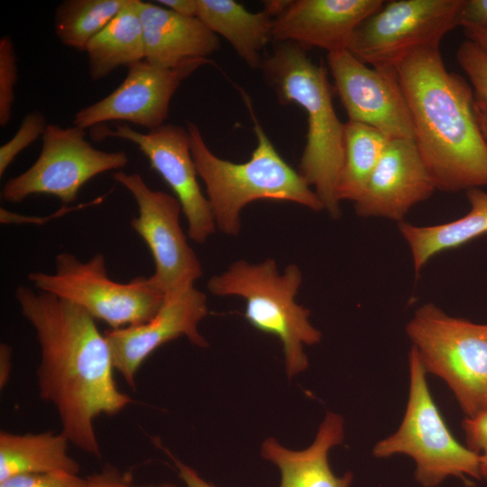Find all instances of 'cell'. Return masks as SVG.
Returning <instances> with one entry per match:
<instances>
[{"label":"cell","instance_id":"83f0119b","mask_svg":"<svg viewBox=\"0 0 487 487\" xmlns=\"http://www.w3.org/2000/svg\"><path fill=\"white\" fill-rule=\"evenodd\" d=\"M18 79L16 55L12 39H0V125L5 127L12 118L14 87Z\"/></svg>","mask_w":487,"mask_h":487},{"label":"cell","instance_id":"7402d4cb","mask_svg":"<svg viewBox=\"0 0 487 487\" xmlns=\"http://www.w3.org/2000/svg\"><path fill=\"white\" fill-rule=\"evenodd\" d=\"M69 441L60 431L14 434L0 432V481L23 473L78 474L80 466L69 455Z\"/></svg>","mask_w":487,"mask_h":487},{"label":"cell","instance_id":"52a82bcc","mask_svg":"<svg viewBox=\"0 0 487 487\" xmlns=\"http://www.w3.org/2000/svg\"><path fill=\"white\" fill-rule=\"evenodd\" d=\"M409 388L406 411L398 430L373 447L375 457L406 455L416 464L423 487H436L448 477L480 479L479 455L452 435L431 396L418 353L409 356Z\"/></svg>","mask_w":487,"mask_h":487},{"label":"cell","instance_id":"f546056e","mask_svg":"<svg viewBox=\"0 0 487 487\" xmlns=\"http://www.w3.org/2000/svg\"><path fill=\"white\" fill-rule=\"evenodd\" d=\"M466 446L479 455L481 478L487 480V409L462 422Z\"/></svg>","mask_w":487,"mask_h":487},{"label":"cell","instance_id":"ffe728a7","mask_svg":"<svg viewBox=\"0 0 487 487\" xmlns=\"http://www.w3.org/2000/svg\"><path fill=\"white\" fill-rule=\"evenodd\" d=\"M197 18L225 38L251 69L262 68V51L273 40L274 18L268 12L253 13L233 0H197Z\"/></svg>","mask_w":487,"mask_h":487},{"label":"cell","instance_id":"6da1fadb","mask_svg":"<svg viewBox=\"0 0 487 487\" xmlns=\"http://www.w3.org/2000/svg\"><path fill=\"white\" fill-rule=\"evenodd\" d=\"M14 295L41 348L36 372L41 399L55 407L60 431L70 444L101 458L95 420L133 403L116 386L104 333L94 317L72 302L26 286H18Z\"/></svg>","mask_w":487,"mask_h":487},{"label":"cell","instance_id":"1f68e13d","mask_svg":"<svg viewBox=\"0 0 487 487\" xmlns=\"http://www.w3.org/2000/svg\"><path fill=\"white\" fill-rule=\"evenodd\" d=\"M459 25L487 28V0H464Z\"/></svg>","mask_w":487,"mask_h":487},{"label":"cell","instance_id":"7c38bea8","mask_svg":"<svg viewBox=\"0 0 487 487\" xmlns=\"http://www.w3.org/2000/svg\"><path fill=\"white\" fill-rule=\"evenodd\" d=\"M93 138H119L134 143L153 169L174 192L188 221V234L197 244H203L216 231L207 198L202 193L191 154L188 128L163 124L147 133L126 124L93 127Z\"/></svg>","mask_w":487,"mask_h":487},{"label":"cell","instance_id":"277c9868","mask_svg":"<svg viewBox=\"0 0 487 487\" xmlns=\"http://www.w3.org/2000/svg\"><path fill=\"white\" fill-rule=\"evenodd\" d=\"M243 97L257 139L249 161L236 163L217 157L205 142L198 126L192 122L187 125L191 154L206 186L216 227L232 236L241 230V211L253 201H289L316 212L324 210L314 189L277 152L257 120L250 98L245 94Z\"/></svg>","mask_w":487,"mask_h":487},{"label":"cell","instance_id":"8992f818","mask_svg":"<svg viewBox=\"0 0 487 487\" xmlns=\"http://www.w3.org/2000/svg\"><path fill=\"white\" fill-rule=\"evenodd\" d=\"M405 330L427 373L446 383L466 417L487 409V324L426 303Z\"/></svg>","mask_w":487,"mask_h":487},{"label":"cell","instance_id":"ba28073f","mask_svg":"<svg viewBox=\"0 0 487 487\" xmlns=\"http://www.w3.org/2000/svg\"><path fill=\"white\" fill-rule=\"evenodd\" d=\"M28 280L38 290L72 302L111 329L148 322L165 299L149 277H135L127 283L111 280L101 253L87 262L69 253H59L54 273L33 271Z\"/></svg>","mask_w":487,"mask_h":487},{"label":"cell","instance_id":"7a4b0ae2","mask_svg":"<svg viewBox=\"0 0 487 487\" xmlns=\"http://www.w3.org/2000/svg\"><path fill=\"white\" fill-rule=\"evenodd\" d=\"M439 47L413 50L395 66L414 142L436 189L480 188L487 186V142L476 122L473 89L446 69Z\"/></svg>","mask_w":487,"mask_h":487},{"label":"cell","instance_id":"e0dca14e","mask_svg":"<svg viewBox=\"0 0 487 487\" xmlns=\"http://www.w3.org/2000/svg\"><path fill=\"white\" fill-rule=\"evenodd\" d=\"M383 4L381 0L289 1L274 18L272 38L327 53L345 51L358 25Z\"/></svg>","mask_w":487,"mask_h":487},{"label":"cell","instance_id":"836d02e7","mask_svg":"<svg viewBox=\"0 0 487 487\" xmlns=\"http://www.w3.org/2000/svg\"><path fill=\"white\" fill-rule=\"evenodd\" d=\"M155 3L181 15L196 17L197 14V0H160Z\"/></svg>","mask_w":487,"mask_h":487},{"label":"cell","instance_id":"484cf974","mask_svg":"<svg viewBox=\"0 0 487 487\" xmlns=\"http://www.w3.org/2000/svg\"><path fill=\"white\" fill-rule=\"evenodd\" d=\"M456 59L471 83L476 122L487 142V53L465 40L457 49Z\"/></svg>","mask_w":487,"mask_h":487},{"label":"cell","instance_id":"8fae6325","mask_svg":"<svg viewBox=\"0 0 487 487\" xmlns=\"http://www.w3.org/2000/svg\"><path fill=\"white\" fill-rule=\"evenodd\" d=\"M114 180L133 197L138 216L132 228L142 238L154 262V272L149 278L165 296L194 286L203 270L181 228L180 203L166 192L152 189L137 173L115 171Z\"/></svg>","mask_w":487,"mask_h":487},{"label":"cell","instance_id":"d590c367","mask_svg":"<svg viewBox=\"0 0 487 487\" xmlns=\"http://www.w3.org/2000/svg\"><path fill=\"white\" fill-rule=\"evenodd\" d=\"M463 28L467 40L474 42L487 53V28L472 25H465L463 26Z\"/></svg>","mask_w":487,"mask_h":487},{"label":"cell","instance_id":"d6a6232c","mask_svg":"<svg viewBox=\"0 0 487 487\" xmlns=\"http://www.w3.org/2000/svg\"><path fill=\"white\" fill-rule=\"evenodd\" d=\"M179 477L186 487H216L204 480L193 468L171 456Z\"/></svg>","mask_w":487,"mask_h":487},{"label":"cell","instance_id":"4fadbf2b","mask_svg":"<svg viewBox=\"0 0 487 487\" xmlns=\"http://www.w3.org/2000/svg\"><path fill=\"white\" fill-rule=\"evenodd\" d=\"M327 63L350 121L372 126L389 139L414 140L395 68L371 67L347 50L327 53Z\"/></svg>","mask_w":487,"mask_h":487},{"label":"cell","instance_id":"5b68a950","mask_svg":"<svg viewBox=\"0 0 487 487\" xmlns=\"http://www.w3.org/2000/svg\"><path fill=\"white\" fill-rule=\"evenodd\" d=\"M302 280L296 264L288 265L280 273L275 261L268 258L259 263L237 261L207 281V289L213 295L244 299V316L248 323L280 339L289 378L308 369L304 346L316 345L322 337L309 321V309L296 302Z\"/></svg>","mask_w":487,"mask_h":487},{"label":"cell","instance_id":"30bf717a","mask_svg":"<svg viewBox=\"0 0 487 487\" xmlns=\"http://www.w3.org/2000/svg\"><path fill=\"white\" fill-rule=\"evenodd\" d=\"M464 0L384 2L354 32L347 51L374 68H395L413 50L440 45L459 25Z\"/></svg>","mask_w":487,"mask_h":487},{"label":"cell","instance_id":"2e32d148","mask_svg":"<svg viewBox=\"0 0 487 487\" xmlns=\"http://www.w3.org/2000/svg\"><path fill=\"white\" fill-rule=\"evenodd\" d=\"M436 186L412 139H390L354 209L363 217L404 221Z\"/></svg>","mask_w":487,"mask_h":487},{"label":"cell","instance_id":"9a60e30c","mask_svg":"<svg viewBox=\"0 0 487 487\" xmlns=\"http://www.w3.org/2000/svg\"><path fill=\"white\" fill-rule=\"evenodd\" d=\"M207 312L206 294L193 286L165 296L161 307L148 322L106 330L104 335L115 370L135 390L139 368L160 346L181 336H186L196 346H207L198 330V324Z\"/></svg>","mask_w":487,"mask_h":487},{"label":"cell","instance_id":"d4e9b609","mask_svg":"<svg viewBox=\"0 0 487 487\" xmlns=\"http://www.w3.org/2000/svg\"><path fill=\"white\" fill-rule=\"evenodd\" d=\"M129 1L65 0L55 10V33L63 45L85 51L88 42L128 5Z\"/></svg>","mask_w":487,"mask_h":487},{"label":"cell","instance_id":"5bb4252c","mask_svg":"<svg viewBox=\"0 0 487 487\" xmlns=\"http://www.w3.org/2000/svg\"><path fill=\"white\" fill-rule=\"evenodd\" d=\"M210 61L194 59L171 69L157 68L145 60L135 62L109 95L78 110L72 124L86 130L107 121H125L154 130L164 124L182 81Z\"/></svg>","mask_w":487,"mask_h":487},{"label":"cell","instance_id":"603a6c76","mask_svg":"<svg viewBox=\"0 0 487 487\" xmlns=\"http://www.w3.org/2000/svg\"><path fill=\"white\" fill-rule=\"evenodd\" d=\"M140 0L128 5L87 45L88 73L93 80L107 77L119 67L145 58Z\"/></svg>","mask_w":487,"mask_h":487},{"label":"cell","instance_id":"e575fe53","mask_svg":"<svg viewBox=\"0 0 487 487\" xmlns=\"http://www.w3.org/2000/svg\"><path fill=\"white\" fill-rule=\"evenodd\" d=\"M12 347L2 343L0 345V388L7 384L12 371Z\"/></svg>","mask_w":487,"mask_h":487},{"label":"cell","instance_id":"44dd1931","mask_svg":"<svg viewBox=\"0 0 487 487\" xmlns=\"http://www.w3.org/2000/svg\"><path fill=\"white\" fill-rule=\"evenodd\" d=\"M470 210L462 217L435 225L399 224L408 244L416 273L437 253L456 248L487 234V192L479 188L466 191Z\"/></svg>","mask_w":487,"mask_h":487},{"label":"cell","instance_id":"cb8c5ba5","mask_svg":"<svg viewBox=\"0 0 487 487\" xmlns=\"http://www.w3.org/2000/svg\"><path fill=\"white\" fill-rule=\"evenodd\" d=\"M389 140L367 124L350 120L345 124V157L337 188L340 201L354 203L359 198Z\"/></svg>","mask_w":487,"mask_h":487},{"label":"cell","instance_id":"3957f363","mask_svg":"<svg viewBox=\"0 0 487 487\" xmlns=\"http://www.w3.org/2000/svg\"><path fill=\"white\" fill-rule=\"evenodd\" d=\"M261 69L281 105L297 104L305 111L307 142L299 172L313 188L328 215L338 218L345 124L335 111L326 69L312 61L307 49L289 41H275Z\"/></svg>","mask_w":487,"mask_h":487},{"label":"cell","instance_id":"ac0fdd59","mask_svg":"<svg viewBox=\"0 0 487 487\" xmlns=\"http://www.w3.org/2000/svg\"><path fill=\"white\" fill-rule=\"evenodd\" d=\"M144 60L161 69L207 59L220 49L218 36L198 18L179 14L157 3L140 0Z\"/></svg>","mask_w":487,"mask_h":487},{"label":"cell","instance_id":"9c48e42d","mask_svg":"<svg viewBox=\"0 0 487 487\" xmlns=\"http://www.w3.org/2000/svg\"><path fill=\"white\" fill-rule=\"evenodd\" d=\"M128 162V155L123 151L95 148L86 139V130L51 124L42 136L37 160L4 184L1 198L18 203L32 195L43 194L54 196L64 204L72 203L87 181L104 172L120 170Z\"/></svg>","mask_w":487,"mask_h":487},{"label":"cell","instance_id":"4316f807","mask_svg":"<svg viewBox=\"0 0 487 487\" xmlns=\"http://www.w3.org/2000/svg\"><path fill=\"white\" fill-rule=\"evenodd\" d=\"M48 126L46 117L41 112L27 114L14 135L0 147V177L24 149L42 138Z\"/></svg>","mask_w":487,"mask_h":487},{"label":"cell","instance_id":"d6986e66","mask_svg":"<svg viewBox=\"0 0 487 487\" xmlns=\"http://www.w3.org/2000/svg\"><path fill=\"white\" fill-rule=\"evenodd\" d=\"M344 437V418L327 412L307 448L291 450L269 437L262 444L261 455L279 469V487H350L353 474L348 472L335 475L328 462L329 451L340 445Z\"/></svg>","mask_w":487,"mask_h":487},{"label":"cell","instance_id":"f1b7e54d","mask_svg":"<svg viewBox=\"0 0 487 487\" xmlns=\"http://www.w3.org/2000/svg\"><path fill=\"white\" fill-rule=\"evenodd\" d=\"M0 487H87V481L68 473H23L0 481Z\"/></svg>","mask_w":487,"mask_h":487},{"label":"cell","instance_id":"4dcf8cb0","mask_svg":"<svg viewBox=\"0 0 487 487\" xmlns=\"http://www.w3.org/2000/svg\"><path fill=\"white\" fill-rule=\"evenodd\" d=\"M86 478L87 487H179L170 482L152 485L137 484L133 482L131 473L123 472L113 465H106L101 471Z\"/></svg>","mask_w":487,"mask_h":487}]
</instances>
